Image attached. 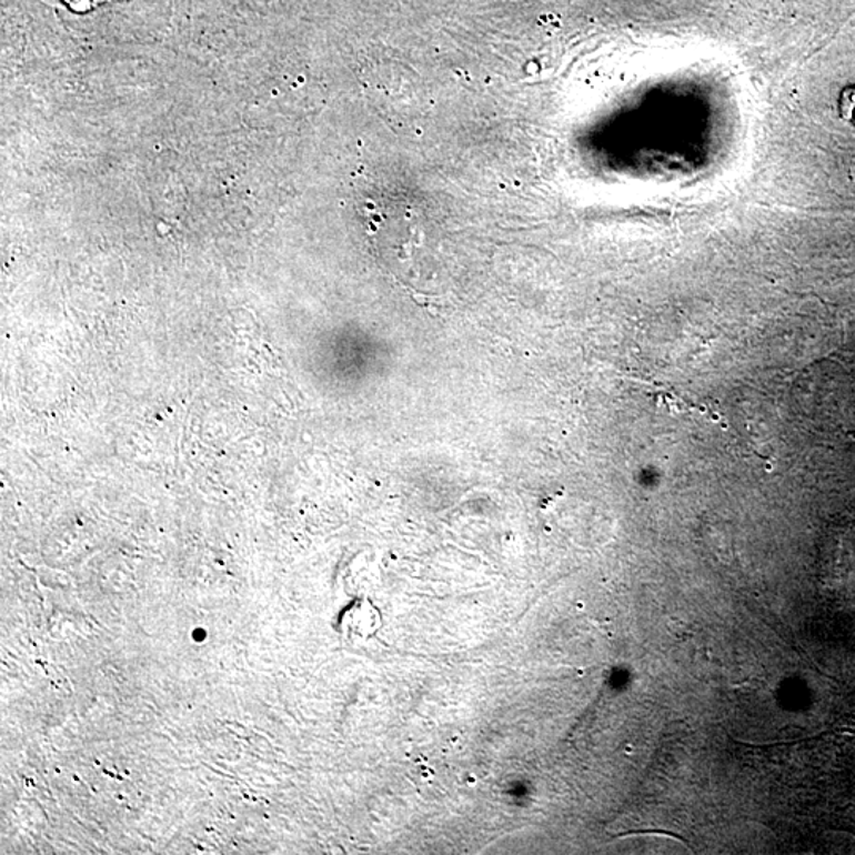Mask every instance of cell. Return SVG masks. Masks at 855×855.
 I'll return each instance as SVG.
<instances>
[{
	"label": "cell",
	"mask_w": 855,
	"mask_h": 855,
	"mask_svg": "<svg viewBox=\"0 0 855 855\" xmlns=\"http://www.w3.org/2000/svg\"><path fill=\"white\" fill-rule=\"evenodd\" d=\"M839 108H842L843 117L851 119V122L855 124V86L843 92Z\"/></svg>",
	"instance_id": "6da1fadb"
}]
</instances>
